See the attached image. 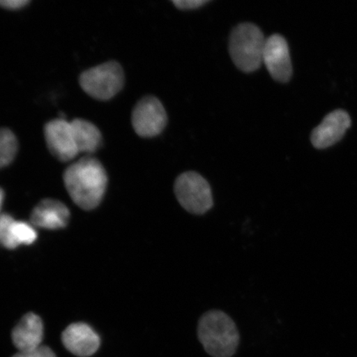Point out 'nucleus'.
<instances>
[{
  "instance_id": "0eeeda50",
  "label": "nucleus",
  "mask_w": 357,
  "mask_h": 357,
  "mask_svg": "<svg viewBox=\"0 0 357 357\" xmlns=\"http://www.w3.org/2000/svg\"><path fill=\"white\" fill-rule=\"evenodd\" d=\"M45 139L52 154L61 162H70L79 154L73 126L63 119L52 120L45 125Z\"/></svg>"
},
{
  "instance_id": "f03ea898",
  "label": "nucleus",
  "mask_w": 357,
  "mask_h": 357,
  "mask_svg": "<svg viewBox=\"0 0 357 357\" xmlns=\"http://www.w3.org/2000/svg\"><path fill=\"white\" fill-rule=\"evenodd\" d=\"M198 337L207 354L213 357H231L239 344L238 328L226 312L213 310L200 317Z\"/></svg>"
},
{
  "instance_id": "423d86ee",
  "label": "nucleus",
  "mask_w": 357,
  "mask_h": 357,
  "mask_svg": "<svg viewBox=\"0 0 357 357\" xmlns=\"http://www.w3.org/2000/svg\"><path fill=\"white\" fill-rule=\"evenodd\" d=\"M167 116L162 102L153 96H146L137 102L132 111V124L137 135L142 137L158 136L164 130Z\"/></svg>"
},
{
  "instance_id": "7ed1b4c3",
  "label": "nucleus",
  "mask_w": 357,
  "mask_h": 357,
  "mask_svg": "<svg viewBox=\"0 0 357 357\" xmlns=\"http://www.w3.org/2000/svg\"><path fill=\"white\" fill-rule=\"evenodd\" d=\"M266 39L258 26L245 22L236 26L230 36L231 60L243 73H253L263 63Z\"/></svg>"
},
{
  "instance_id": "6ab92c4d",
  "label": "nucleus",
  "mask_w": 357,
  "mask_h": 357,
  "mask_svg": "<svg viewBox=\"0 0 357 357\" xmlns=\"http://www.w3.org/2000/svg\"><path fill=\"white\" fill-rule=\"evenodd\" d=\"M29 3V0H0V7L10 10H17L28 6Z\"/></svg>"
},
{
  "instance_id": "2eb2a0df",
  "label": "nucleus",
  "mask_w": 357,
  "mask_h": 357,
  "mask_svg": "<svg viewBox=\"0 0 357 357\" xmlns=\"http://www.w3.org/2000/svg\"><path fill=\"white\" fill-rule=\"evenodd\" d=\"M10 236L13 249H15L20 245L33 244L38 238V234L32 225L15 221L11 227Z\"/></svg>"
},
{
  "instance_id": "4468645a",
  "label": "nucleus",
  "mask_w": 357,
  "mask_h": 357,
  "mask_svg": "<svg viewBox=\"0 0 357 357\" xmlns=\"http://www.w3.org/2000/svg\"><path fill=\"white\" fill-rule=\"evenodd\" d=\"M17 149L19 142L15 134L10 129L0 128V169L8 166L15 160Z\"/></svg>"
},
{
  "instance_id": "dca6fc26",
  "label": "nucleus",
  "mask_w": 357,
  "mask_h": 357,
  "mask_svg": "<svg viewBox=\"0 0 357 357\" xmlns=\"http://www.w3.org/2000/svg\"><path fill=\"white\" fill-rule=\"evenodd\" d=\"M15 221L10 214H0V245L8 249H13L10 230L13 222Z\"/></svg>"
},
{
  "instance_id": "ddd939ff",
  "label": "nucleus",
  "mask_w": 357,
  "mask_h": 357,
  "mask_svg": "<svg viewBox=\"0 0 357 357\" xmlns=\"http://www.w3.org/2000/svg\"><path fill=\"white\" fill-rule=\"evenodd\" d=\"M79 153L91 154L99 149L102 134L95 124L77 119L70 122Z\"/></svg>"
},
{
  "instance_id": "f8f14e48",
  "label": "nucleus",
  "mask_w": 357,
  "mask_h": 357,
  "mask_svg": "<svg viewBox=\"0 0 357 357\" xmlns=\"http://www.w3.org/2000/svg\"><path fill=\"white\" fill-rule=\"evenodd\" d=\"M44 328L41 318L29 312L20 321L12 332L13 344L20 351L36 349L41 346Z\"/></svg>"
},
{
  "instance_id": "aec40b11",
  "label": "nucleus",
  "mask_w": 357,
  "mask_h": 357,
  "mask_svg": "<svg viewBox=\"0 0 357 357\" xmlns=\"http://www.w3.org/2000/svg\"><path fill=\"white\" fill-rule=\"evenodd\" d=\"M3 199H4V192L1 188H0V211H1Z\"/></svg>"
},
{
  "instance_id": "9b49d317",
  "label": "nucleus",
  "mask_w": 357,
  "mask_h": 357,
  "mask_svg": "<svg viewBox=\"0 0 357 357\" xmlns=\"http://www.w3.org/2000/svg\"><path fill=\"white\" fill-rule=\"evenodd\" d=\"M70 220V211L63 203L56 199H44L31 214V225L41 229H63Z\"/></svg>"
},
{
  "instance_id": "39448f33",
  "label": "nucleus",
  "mask_w": 357,
  "mask_h": 357,
  "mask_svg": "<svg viewBox=\"0 0 357 357\" xmlns=\"http://www.w3.org/2000/svg\"><path fill=\"white\" fill-rule=\"evenodd\" d=\"M79 82L83 91L93 99L109 100L124 86L123 70L118 62H105L84 71Z\"/></svg>"
},
{
  "instance_id": "6e6552de",
  "label": "nucleus",
  "mask_w": 357,
  "mask_h": 357,
  "mask_svg": "<svg viewBox=\"0 0 357 357\" xmlns=\"http://www.w3.org/2000/svg\"><path fill=\"white\" fill-rule=\"evenodd\" d=\"M263 63L276 82L287 83L291 78L293 70L289 45L282 36L274 34L266 39Z\"/></svg>"
},
{
  "instance_id": "1a4fd4ad",
  "label": "nucleus",
  "mask_w": 357,
  "mask_h": 357,
  "mask_svg": "<svg viewBox=\"0 0 357 357\" xmlns=\"http://www.w3.org/2000/svg\"><path fill=\"white\" fill-rule=\"evenodd\" d=\"M351 120L347 112L337 109L331 112L312 132L311 142L317 149H325L336 144L344 137L351 127Z\"/></svg>"
},
{
  "instance_id": "9d476101",
  "label": "nucleus",
  "mask_w": 357,
  "mask_h": 357,
  "mask_svg": "<svg viewBox=\"0 0 357 357\" xmlns=\"http://www.w3.org/2000/svg\"><path fill=\"white\" fill-rule=\"evenodd\" d=\"M61 340L67 350L79 357L93 356L100 346L99 335L83 323L68 326L62 333Z\"/></svg>"
},
{
  "instance_id": "f3484780",
  "label": "nucleus",
  "mask_w": 357,
  "mask_h": 357,
  "mask_svg": "<svg viewBox=\"0 0 357 357\" xmlns=\"http://www.w3.org/2000/svg\"><path fill=\"white\" fill-rule=\"evenodd\" d=\"M12 357H56V356L51 348L40 346L33 350L17 352Z\"/></svg>"
},
{
  "instance_id": "20e7f679",
  "label": "nucleus",
  "mask_w": 357,
  "mask_h": 357,
  "mask_svg": "<svg viewBox=\"0 0 357 357\" xmlns=\"http://www.w3.org/2000/svg\"><path fill=\"white\" fill-rule=\"evenodd\" d=\"M174 192L181 207L194 215H204L213 207L211 186L197 172L181 174L174 184Z\"/></svg>"
},
{
  "instance_id": "a211bd4d",
  "label": "nucleus",
  "mask_w": 357,
  "mask_h": 357,
  "mask_svg": "<svg viewBox=\"0 0 357 357\" xmlns=\"http://www.w3.org/2000/svg\"><path fill=\"white\" fill-rule=\"evenodd\" d=\"M208 2V0H175L173 3L178 10H190L199 8Z\"/></svg>"
},
{
  "instance_id": "f257e3e1",
  "label": "nucleus",
  "mask_w": 357,
  "mask_h": 357,
  "mask_svg": "<svg viewBox=\"0 0 357 357\" xmlns=\"http://www.w3.org/2000/svg\"><path fill=\"white\" fill-rule=\"evenodd\" d=\"M63 181L74 202L86 211H91L104 197L108 176L99 160L86 156L66 169Z\"/></svg>"
}]
</instances>
